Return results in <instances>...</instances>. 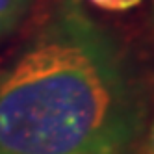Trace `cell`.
I'll return each instance as SVG.
<instances>
[{
  "label": "cell",
  "instance_id": "1",
  "mask_svg": "<svg viewBox=\"0 0 154 154\" xmlns=\"http://www.w3.org/2000/svg\"><path fill=\"white\" fill-rule=\"evenodd\" d=\"M149 115L134 54L85 0H52L0 71V154H137Z\"/></svg>",
  "mask_w": 154,
  "mask_h": 154
},
{
  "label": "cell",
  "instance_id": "2",
  "mask_svg": "<svg viewBox=\"0 0 154 154\" xmlns=\"http://www.w3.org/2000/svg\"><path fill=\"white\" fill-rule=\"evenodd\" d=\"M35 0H0V37H6L23 24Z\"/></svg>",
  "mask_w": 154,
  "mask_h": 154
},
{
  "label": "cell",
  "instance_id": "3",
  "mask_svg": "<svg viewBox=\"0 0 154 154\" xmlns=\"http://www.w3.org/2000/svg\"><path fill=\"white\" fill-rule=\"evenodd\" d=\"M91 6L102 9V11H112V13H123L130 11L136 6H139L143 0H87Z\"/></svg>",
  "mask_w": 154,
  "mask_h": 154
},
{
  "label": "cell",
  "instance_id": "4",
  "mask_svg": "<svg viewBox=\"0 0 154 154\" xmlns=\"http://www.w3.org/2000/svg\"><path fill=\"white\" fill-rule=\"evenodd\" d=\"M141 154H154V109L149 115L147 121V128H145V134H143L141 139Z\"/></svg>",
  "mask_w": 154,
  "mask_h": 154
},
{
  "label": "cell",
  "instance_id": "5",
  "mask_svg": "<svg viewBox=\"0 0 154 154\" xmlns=\"http://www.w3.org/2000/svg\"><path fill=\"white\" fill-rule=\"evenodd\" d=\"M152 4H154V0H152Z\"/></svg>",
  "mask_w": 154,
  "mask_h": 154
}]
</instances>
